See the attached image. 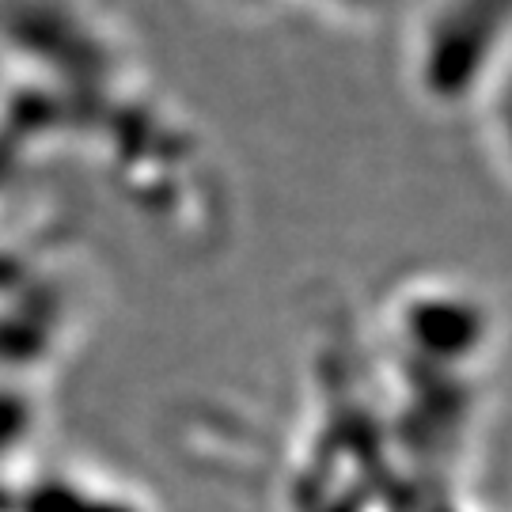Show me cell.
<instances>
[{"instance_id": "6da1fadb", "label": "cell", "mask_w": 512, "mask_h": 512, "mask_svg": "<svg viewBox=\"0 0 512 512\" xmlns=\"http://www.w3.org/2000/svg\"><path fill=\"white\" fill-rule=\"evenodd\" d=\"M512 0H421L403 42L406 84L429 110H471L512 65Z\"/></svg>"}, {"instance_id": "7a4b0ae2", "label": "cell", "mask_w": 512, "mask_h": 512, "mask_svg": "<svg viewBox=\"0 0 512 512\" xmlns=\"http://www.w3.org/2000/svg\"><path fill=\"white\" fill-rule=\"evenodd\" d=\"M391 330L399 342L414 349L429 361H463L475 357L486 346L490 315L486 304L459 281H440V277H418L410 285H399L387 300Z\"/></svg>"}, {"instance_id": "3957f363", "label": "cell", "mask_w": 512, "mask_h": 512, "mask_svg": "<svg viewBox=\"0 0 512 512\" xmlns=\"http://www.w3.org/2000/svg\"><path fill=\"white\" fill-rule=\"evenodd\" d=\"M296 8H311L334 23H376L395 0H293Z\"/></svg>"}, {"instance_id": "277c9868", "label": "cell", "mask_w": 512, "mask_h": 512, "mask_svg": "<svg viewBox=\"0 0 512 512\" xmlns=\"http://www.w3.org/2000/svg\"><path fill=\"white\" fill-rule=\"evenodd\" d=\"M213 4L236 12V16H266V12H277V8H285L293 0H213Z\"/></svg>"}]
</instances>
